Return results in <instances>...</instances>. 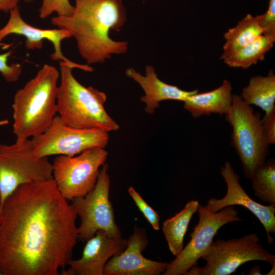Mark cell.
<instances>
[{
  "mask_svg": "<svg viewBox=\"0 0 275 275\" xmlns=\"http://www.w3.org/2000/svg\"><path fill=\"white\" fill-rule=\"evenodd\" d=\"M70 16L53 17L51 23L74 37L87 64L103 63L113 54L125 53L128 43L110 37L125 25L127 14L123 0H74Z\"/></svg>",
  "mask_w": 275,
  "mask_h": 275,
  "instance_id": "cell-2",
  "label": "cell"
},
{
  "mask_svg": "<svg viewBox=\"0 0 275 275\" xmlns=\"http://www.w3.org/2000/svg\"><path fill=\"white\" fill-rule=\"evenodd\" d=\"M200 204L196 200L188 201L184 208L173 216L166 219L162 231L171 253L178 255L184 248L183 241L189 222L198 211Z\"/></svg>",
  "mask_w": 275,
  "mask_h": 275,
  "instance_id": "cell-19",
  "label": "cell"
},
{
  "mask_svg": "<svg viewBox=\"0 0 275 275\" xmlns=\"http://www.w3.org/2000/svg\"><path fill=\"white\" fill-rule=\"evenodd\" d=\"M108 168V165L104 163L100 169L94 188L85 196L71 200L80 219L78 238L82 242L87 241L99 231H104L114 237H122L109 200Z\"/></svg>",
  "mask_w": 275,
  "mask_h": 275,
  "instance_id": "cell-9",
  "label": "cell"
},
{
  "mask_svg": "<svg viewBox=\"0 0 275 275\" xmlns=\"http://www.w3.org/2000/svg\"><path fill=\"white\" fill-rule=\"evenodd\" d=\"M250 105H254L268 114L275 111V74L270 70L265 76L255 75L249 80L240 95Z\"/></svg>",
  "mask_w": 275,
  "mask_h": 275,
  "instance_id": "cell-18",
  "label": "cell"
},
{
  "mask_svg": "<svg viewBox=\"0 0 275 275\" xmlns=\"http://www.w3.org/2000/svg\"><path fill=\"white\" fill-rule=\"evenodd\" d=\"M1 196H0V214H1Z\"/></svg>",
  "mask_w": 275,
  "mask_h": 275,
  "instance_id": "cell-32",
  "label": "cell"
},
{
  "mask_svg": "<svg viewBox=\"0 0 275 275\" xmlns=\"http://www.w3.org/2000/svg\"><path fill=\"white\" fill-rule=\"evenodd\" d=\"M256 233L238 238L213 241L201 258L206 261L203 267L197 265L185 275H230L248 262L262 261L271 265L275 263V256L259 244Z\"/></svg>",
  "mask_w": 275,
  "mask_h": 275,
  "instance_id": "cell-7",
  "label": "cell"
},
{
  "mask_svg": "<svg viewBox=\"0 0 275 275\" xmlns=\"http://www.w3.org/2000/svg\"><path fill=\"white\" fill-rule=\"evenodd\" d=\"M275 36L262 35L255 40L220 59L229 67L246 69L263 60L273 47Z\"/></svg>",
  "mask_w": 275,
  "mask_h": 275,
  "instance_id": "cell-20",
  "label": "cell"
},
{
  "mask_svg": "<svg viewBox=\"0 0 275 275\" xmlns=\"http://www.w3.org/2000/svg\"><path fill=\"white\" fill-rule=\"evenodd\" d=\"M225 119L232 127V146L239 158L244 176L250 179L269 153L260 115L240 95L233 94L231 108Z\"/></svg>",
  "mask_w": 275,
  "mask_h": 275,
  "instance_id": "cell-5",
  "label": "cell"
},
{
  "mask_svg": "<svg viewBox=\"0 0 275 275\" xmlns=\"http://www.w3.org/2000/svg\"><path fill=\"white\" fill-rule=\"evenodd\" d=\"M107 152L93 148L74 156L58 155L52 164V178L67 200L82 197L94 187L100 168L105 163Z\"/></svg>",
  "mask_w": 275,
  "mask_h": 275,
  "instance_id": "cell-8",
  "label": "cell"
},
{
  "mask_svg": "<svg viewBox=\"0 0 275 275\" xmlns=\"http://www.w3.org/2000/svg\"><path fill=\"white\" fill-rule=\"evenodd\" d=\"M7 23L0 29V43L7 36L16 34L25 38V45L28 49H40L43 41L50 42L54 51L50 54L51 60L63 62L73 68H77L86 72H92L93 69L88 64H80L72 62L65 57L61 49L62 41L72 37L71 34L65 29H42L33 26L22 18L18 7L12 9Z\"/></svg>",
  "mask_w": 275,
  "mask_h": 275,
  "instance_id": "cell-13",
  "label": "cell"
},
{
  "mask_svg": "<svg viewBox=\"0 0 275 275\" xmlns=\"http://www.w3.org/2000/svg\"><path fill=\"white\" fill-rule=\"evenodd\" d=\"M231 82L226 79L218 88L206 92L198 91L183 101V107L197 119L203 115L212 114L227 115L230 110L233 95Z\"/></svg>",
  "mask_w": 275,
  "mask_h": 275,
  "instance_id": "cell-17",
  "label": "cell"
},
{
  "mask_svg": "<svg viewBox=\"0 0 275 275\" xmlns=\"http://www.w3.org/2000/svg\"><path fill=\"white\" fill-rule=\"evenodd\" d=\"M60 72L44 64L36 75L15 93L12 103L13 130L17 141L42 133L57 115Z\"/></svg>",
  "mask_w": 275,
  "mask_h": 275,
  "instance_id": "cell-3",
  "label": "cell"
},
{
  "mask_svg": "<svg viewBox=\"0 0 275 275\" xmlns=\"http://www.w3.org/2000/svg\"><path fill=\"white\" fill-rule=\"evenodd\" d=\"M198 223L190 235V239L181 252L168 263L163 275H185L197 262L213 241L223 226L242 219L234 206L226 207L217 212L211 211L206 205H199Z\"/></svg>",
  "mask_w": 275,
  "mask_h": 275,
  "instance_id": "cell-11",
  "label": "cell"
},
{
  "mask_svg": "<svg viewBox=\"0 0 275 275\" xmlns=\"http://www.w3.org/2000/svg\"><path fill=\"white\" fill-rule=\"evenodd\" d=\"M250 179L255 196L263 202L275 204L274 158L266 159Z\"/></svg>",
  "mask_w": 275,
  "mask_h": 275,
  "instance_id": "cell-22",
  "label": "cell"
},
{
  "mask_svg": "<svg viewBox=\"0 0 275 275\" xmlns=\"http://www.w3.org/2000/svg\"><path fill=\"white\" fill-rule=\"evenodd\" d=\"M20 0H0V11L10 12L18 6Z\"/></svg>",
  "mask_w": 275,
  "mask_h": 275,
  "instance_id": "cell-28",
  "label": "cell"
},
{
  "mask_svg": "<svg viewBox=\"0 0 275 275\" xmlns=\"http://www.w3.org/2000/svg\"><path fill=\"white\" fill-rule=\"evenodd\" d=\"M257 16L248 14L236 26L224 35L225 43L221 56L233 52L249 44L263 35Z\"/></svg>",
  "mask_w": 275,
  "mask_h": 275,
  "instance_id": "cell-21",
  "label": "cell"
},
{
  "mask_svg": "<svg viewBox=\"0 0 275 275\" xmlns=\"http://www.w3.org/2000/svg\"><path fill=\"white\" fill-rule=\"evenodd\" d=\"M25 1V2L26 3H31L34 0H24Z\"/></svg>",
  "mask_w": 275,
  "mask_h": 275,
  "instance_id": "cell-31",
  "label": "cell"
},
{
  "mask_svg": "<svg viewBox=\"0 0 275 275\" xmlns=\"http://www.w3.org/2000/svg\"><path fill=\"white\" fill-rule=\"evenodd\" d=\"M10 46V44L0 43V47H6ZM12 53V51L10 50L0 54V73L7 81L10 82L17 81L22 72L21 66L19 64H8V58Z\"/></svg>",
  "mask_w": 275,
  "mask_h": 275,
  "instance_id": "cell-25",
  "label": "cell"
},
{
  "mask_svg": "<svg viewBox=\"0 0 275 275\" xmlns=\"http://www.w3.org/2000/svg\"><path fill=\"white\" fill-rule=\"evenodd\" d=\"M262 129L269 145L275 143V111L265 114L261 119Z\"/></svg>",
  "mask_w": 275,
  "mask_h": 275,
  "instance_id": "cell-27",
  "label": "cell"
},
{
  "mask_svg": "<svg viewBox=\"0 0 275 275\" xmlns=\"http://www.w3.org/2000/svg\"><path fill=\"white\" fill-rule=\"evenodd\" d=\"M0 275H2V273H1V270H0Z\"/></svg>",
  "mask_w": 275,
  "mask_h": 275,
  "instance_id": "cell-33",
  "label": "cell"
},
{
  "mask_svg": "<svg viewBox=\"0 0 275 275\" xmlns=\"http://www.w3.org/2000/svg\"><path fill=\"white\" fill-rule=\"evenodd\" d=\"M143 1H146V0H143Z\"/></svg>",
  "mask_w": 275,
  "mask_h": 275,
  "instance_id": "cell-34",
  "label": "cell"
},
{
  "mask_svg": "<svg viewBox=\"0 0 275 275\" xmlns=\"http://www.w3.org/2000/svg\"><path fill=\"white\" fill-rule=\"evenodd\" d=\"M52 178V163L47 157H39L34 153L31 139L16 141L10 145L0 144L1 207L19 186Z\"/></svg>",
  "mask_w": 275,
  "mask_h": 275,
  "instance_id": "cell-6",
  "label": "cell"
},
{
  "mask_svg": "<svg viewBox=\"0 0 275 275\" xmlns=\"http://www.w3.org/2000/svg\"><path fill=\"white\" fill-rule=\"evenodd\" d=\"M72 68L60 62L57 114L66 124L78 128L98 129L110 132L118 130L119 125L106 112L105 93L93 87H85L74 76Z\"/></svg>",
  "mask_w": 275,
  "mask_h": 275,
  "instance_id": "cell-4",
  "label": "cell"
},
{
  "mask_svg": "<svg viewBox=\"0 0 275 275\" xmlns=\"http://www.w3.org/2000/svg\"><path fill=\"white\" fill-rule=\"evenodd\" d=\"M220 173L227 185V192L221 199L210 198L206 206L213 212L229 206L239 205L251 212L263 225L268 244L273 242L271 234L275 233V204L264 205L252 199L239 182L240 177L229 161L221 168Z\"/></svg>",
  "mask_w": 275,
  "mask_h": 275,
  "instance_id": "cell-12",
  "label": "cell"
},
{
  "mask_svg": "<svg viewBox=\"0 0 275 275\" xmlns=\"http://www.w3.org/2000/svg\"><path fill=\"white\" fill-rule=\"evenodd\" d=\"M51 178L19 186L0 214L2 275H59L77 243V214Z\"/></svg>",
  "mask_w": 275,
  "mask_h": 275,
  "instance_id": "cell-1",
  "label": "cell"
},
{
  "mask_svg": "<svg viewBox=\"0 0 275 275\" xmlns=\"http://www.w3.org/2000/svg\"><path fill=\"white\" fill-rule=\"evenodd\" d=\"M128 192L139 210L143 214L152 228L156 231L160 229V216L142 197L141 195L131 186L128 189Z\"/></svg>",
  "mask_w": 275,
  "mask_h": 275,
  "instance_id": "cell-24",
  "label": "cell"
},
{
  "mask_svg": "<svg viewBox=\"0 0 275 275\" xmlns=\"http://www.w3.org/2000/svg\"><path fill=\"white\" fill-rule=\"evenodd\" d=\"M108 132L98 129L78 128L65 124L57 115L48 127L31 139L34 153L39 157L74 156L93 148H103Z\"/></svg>",
  "mask_w": 275,
  "mask_h": 275,
  "instance_id": "cell-10",
  "label": "cell"
},
{
  "mask_svg": "<svg viewBox=\"0 0 275 275\" xmlns=\"http://www.w3.org/2000/svg\"><path fill=\"white\" fill-rule=\"evenodd\" d=\"M263 35L275 36V0H269L266 11L256 16Z\"/></svg>",
  "mask_w": 275,
  "mask_h": 275,
  "instance_id": "cell-26",
  "label": "cell"
},
{
  "mask_svg": "<svg viewBox=\"0 0 275 275\" xmlns=\"http://www.w3.org/2000/svg\"><path fill=\"white\" fill-rule=\"evenodd\" d=\"M125 73L143 90L144 95L140 99L145 103V110L148 114H153L161 101L171 100L183 102L188 96L198 91V90H183L163 81L158 78L155 68L151 65L145 67L144 74L133 68H127Z\"/></svg>",
  "mask_w": 275,
  "mask_h": 275,
  "instance_id": "cell-16",
  "label": "cell"
},
{
  "mask_svg": "<svg viewBox=\"0 0 275 275\" xmlns=\"http://www.w3.org/2000/svg\"><path fill=\"white\" fill-rule=\"evenodd\" d=\"M249 275H260L262 274L261 268L257 265L252 267L249 271Z\"/></svg>",
  "mask_w": 275,
  "mask_h": 275,
  "instance_id": "cell-29",
  "label": "cell"
},
{
  "mask_svg": "<svg viewBox=\"0 0 275 275\" xmlns=\"http://www.w3.org/2000/svg\"><path fill=\"white\" fill-rule=\"evenodd\" d=\"M74 6L69 0H42L39 9V16L45 19L53 13L59 16H70L73 13Z\"/></svg>",
  "mask_w": 275,
  "mask_h": 275,
  "instance_id": "cell-23",
  "label": "cell"
},
{
  "mask_svg": "<svg viewBox=\"0 0 275 275\" xmlns=\"http://www.w3.org/2000/svg\"><path fill=\"white\" fill-rule=\"evenodd\" d=\"M272 265L270 270L266 273L267 275H274L275 274V263Z\"/></svg>",
  "mask_w": 275,
  "mask_h": 275,
  "instance_id": "cell-30",
  "label": "cell"
},
{
  "mask_svg": "<svg viewBox=\"0 0 275 275\" xmlns=\"http://www.w3.org/2000/svg\"><path fill=\"white\" fill-rule=\"evenodd\" d=\"M148 243L144 229L134 227L127 240L125 250L113 256L106 263L103 275H159L166 270L168 263L145 258L142 252Z\"/></svg>",
  "mask_w": 275,
  "mask_h": 275,
  "instance_id": "cell-14",
  "label": "cell"
},
{
  "mask_svg": "<svg viewBox=\"0 0 275 275\" xmlns=\"http://www.w3.org/2000/svg\"><path fill=\"white\" fill-rule=\"evenodd\" d=\"M81 257L71 259L68 268L61 270L62 275H103L107 261L114 255L123 251L127 240L114 237L104 231H98L88 239Z\"/></svg>",
  "mask_w": 275,
  "mask_h": 275,
  "instance_id": "cell-15",
  "label": "cell"
}]
</instances>
